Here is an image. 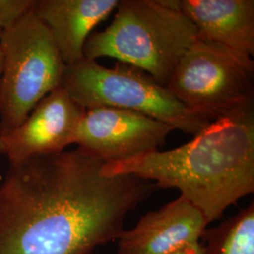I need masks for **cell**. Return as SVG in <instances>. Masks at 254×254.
Listing matches in <instances>:
<instances>
[{
  "label": "cell",
  "instance_id": "6da1fadb",
  "mask_svg": "<svg viewBox=\"0 0 254 254\" xmlns=\"http://www.w3.org/2000/svg\"><path fill=\"white\" fill-rule=\"evenodd\" d=\"M80 150L9 163L0 184V254H93L118 239L128 213L158 188L107 176Z\"/></svg>",
  "mask_w": 254,
  "mask_h": 254
},
{
  "label": "cell",
  "instance_id": "7a4b0ae2",
  "mask_svg": "<svg viewBox=\"0 0 254 254\" xmlns=\"http://www.w3.org/2000/svg\"><path fill=\"white\" fill-rule=\"evenodd\" d=\"M107 176L132 174L177 189L209 223L254 192V106L211 122L173 150L104 163Z\"/></svg>",
  "mask_w": 254,
  "mask_h": 254
},
{
  "label": "cell",
  "instance_id": "3957f363",
  "mask_svg": "<svg viewBox=\"0 0 254 254\" xmlns=\"http://www.w3.org/2000/svg\"><path fill=\"white\" fill-rule=\"evenodd\" d=\"M197 40V29L173 0H121L109 27L91 33L84 57H109L148 73L166 87L173 70Z\"/></svg>",
  "mask_w": 254,
  "mask_h": 254
},
{
  "label": "cell",
  "instance_id": "277c9868",
  "mask_svg": "<svg viewBox=\"0 0 254 254\" xmlns=\"http://www.w3.org/2000/svg\"><path fill=\"white\" fill-rule=\"evenodd\" d=\"M61 86L83 109L132 110L193 136L211 123L186 108L148 73L129 64L106 68L83 59L66 66Z\"/></svg>",
  "mask_w": 254,
  "mask_h": 254
},
{
  "label": "cell",
  "instance_id": "5b68a950",
  "mask_svg": "<svg viewBox=\"0 0 254 254\" xmlns=\"http://www.w3.org/2000/svg\"><path fill=\"white\" fill-rule=\"evenodd\" d=\"M31 9L0 36L1 136L20 126L40 101L61 86L66 68L50 31Z\"/></svg>",
  "mask_w": 254,
  "mask_h": 254
},
{
  "label": "cell",
  "instance_id": "8992f818",
  "mask_svg": "<svg viewBox=\"0 0 254 254\" xmlns=\"http://www.w3.org/2000/svg\"><path fill=\"white\" fill-rule=\"evenodd\" d=\"M166 88L210 122L254 106V62L225 46L196 40L181 58Z\"/></svg>",
  "mask_w": 254,
  "mask_h": 254
},
{
  "label": "cell",
  "instance_id": "52a82bcc",
  "mask_svg": "<svg viewBox=\"0 0 254 254\" xmlns=\"http://www.w3.org/2000/svg\"><path fill=\"white\" fill-rule=\"evenodd\" d=\"M173 127L127 109H86L74 144L83 154L105 163L127 160L159 151Z\"/></svg>",
  "mask_w": 254,
  "mask_h": 254
},
{
  "label": "cell",
  "instance_id": "ba28073f",
  "mask_svg": "<svg viewBox=\"0 0 254 254\" xmlns=\"http://www.w3.org/2000/svg\"><path fill=\"white\" fill-rule=\"evenodd\" d=\"M85 110L62 86L49 92L20 126L1 136L9 163L58 154L74 144Z\"/></svg>",
  "mask_w": 254,
  "mask_h": 254
},
{
  "label": "cell",
  "instance_id": "9c48e42d",
  "mask_svg": "<svg viewBox=\"0 0 254 254\" xmlns=\"http://www.w3.org/2000/svg\"><path fill=\"white\" fill-rule=\"evenodd\" d=\"M208 222L199 209L179 197L149 212L119 236V254H171L200 241Z\"/></svg>",
  "mask_w": 254,
  "mask_h": 254
},
{
  "label": "cell",
  "instance_id": "30bf717a",
  "mask_svg": "<svg viewBox=\"0 0 254 254\" xmlns=\"http://www.w3.org/2000/svg\"><path fill=\"white\" fill-rule=\"evenodd\" d=\"M190 20L197 39L254 57V0H173Z\"/></svg>",
  "mask_w": 254,
  "mask_h": 254
},
{
  "label": "cell",
  "instance_id": "8fae6325",
  "mask_svg": "<svg viewBox=\"0 0 254 254\" xmlns=\"http://www.w3.org/2000/svg\"><path fill=\"white\" fill-rule=\"evenodd\" d=\"M118 3V0H34L31 10L50 31L68 66L85 59L84 46L93 27L107 18Z\"/></svg>",
  "mask_w": 254,
  "mask_h": 254
},
{
  "label": "cell",
  "instance_id": "7c38bea8",
  "mask_svg": "<svg viewBox=\"0 0 254 254\" xmlns=\"http://www.w3.org/2000/svg\"><path fill=\"white\" fill-rule=\"evenodd\" d=\"M201 254H254V202L201 236Z\"/></svg>",
  "mask_w": 254,
  "mask_h": 254
},
{
  "label": "cell",
  "instance_id": "4fadbf2b",
  "mask_svg": "<svg viewBox=\"0 0 254 254\" xmlns=\"http://www.w3.org/2000/svg\"><path fill=\"white\" fill-rule=\"evenodd\" d=\"M34 0H0V36L17 19L32 9Z\"/></svg>",
  "mask_w": 254,
  "mask_h": 254
},
{
  "label": "cell",
  "instance_id": "5bb4252c",
  "mask_svg": "<svg viewBox=\"0 0 254 254\" xmlns=\"http://www.w3.org/2000/svg\"><path fill=\"white\" fill-rule=\"evenodd\" d=\"M202 254V243L196 242L192 244L183 246L180 249L174 251L171 254Z\"/></svg>",
  "mask_w": 254,
  "mask_h": 254
},
{
  "label": "cell",
  "instance_id": "9a60e30c",
  "mask_svg": "<svg viewBox=\"0 0 254 254\" xmlns=\"http://www.w3.org/2000/svg\"><path fill=\"white\" fill-rule=\"evenodd\" d=\"M2 73H3V54H2V50L0 48V82H1Z\"/></svg>",
  "mask_w": 254,
  "mask_h": 254
},
{
  "label": "cell",
  "instance_id": "2e32d148",
  "mask_svg": "<svg viewBox=\"0 0 254 254\" xmlns=\"http://www.w3.org/2000/svg\"><path fill=\"white\" fill-rule=\"evenodd\" d=\"M0 154H5V145L1 136H0Z\"/></svg>",
  "mask_w": 254,
  "mask_h": 254
}]
</instances>
